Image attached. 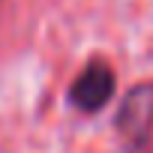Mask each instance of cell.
Returning <instances> with one entry per match:
<instances>
[{
	"label": "cell",
	"instance_id": "2",
	"mask_svg": "<svg viewBox=\"0 0 153 153\" xmlns=\"http://www.w3.org/2000/svg\"><path fill=\"white\" fill-rule=\"evenodd\" d=\"M117 129L132 144H141L150 135V129H153V84H138L126 93L120 114H117Z\"/></svg>",
	"mask_w": 153,
	"mask_h": 153
},
{
	"label": "cell",
	"instance_id": "1",
	"mask_svg": "<svg viewBox=\"0 0 153 153\" xmlns=\"http://www.w3.org/2000/svg\"><path fill=\"white\" fill-rule=\"evenodd\" d=\"M114 72L108 63L96 60L90 63L78 78L72 81V90H69V99L75 108H81V111H99L108 105V99L114 96Z\"/></svg>",
	"mask_w": 153,
	"mask_h": 153
}]
</instances>
